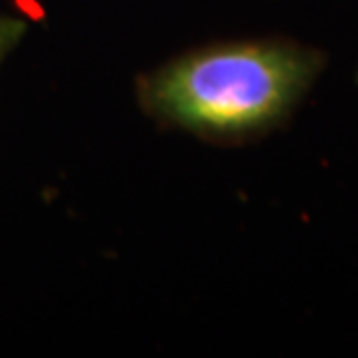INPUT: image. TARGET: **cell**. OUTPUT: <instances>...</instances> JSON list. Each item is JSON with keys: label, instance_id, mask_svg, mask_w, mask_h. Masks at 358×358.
<instances>
[{"label": "cell", "instance_id": "1", "mask_svg": "<svg viewBox=\"0 0 358 358\" xmlns=\"http://www.w3.org/2000/svg\"><path fill=\"white\" fill-rule=\"evenodd\" d=\"M326 54L291 38H245L173 56L135 80L145 117L221 147L247 145L291 119L326 68Z\"/></svg>", "mask_w": 358, "mask_h": 358}, {"label": "cell", "instance_id": "2", "mask_svg": "<svg viewBox=\"0 0 358 358\" xmlns=\"http://www.w3.org/2000/svg\"><path fill=\"white\" fill-rule=\"evenodd\" d=\"M28 33V21L19 14L0 12V68L10 59V54L24 42Z\"/></svg>", "mask_w": 358, "mask_h": 358}, {"label": "cell", "instance_id": "3", "mask_svg": "<svg viewBox=\"0 0 358 358\" xmlns=\"http://www.w3.org/2000/svg\"><path fill=\"white\" fill-rule=\"evenodd\" d=\"M356 82H358V73H356Z\"/></svg>", "mask_w": 358, "mask_h": 358}]
</instances>
